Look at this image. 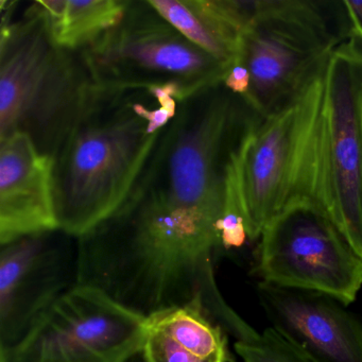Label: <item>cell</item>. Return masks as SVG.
Segmentation results:
<instances>
[{"mask_svg": "<svg viewBox=\"0 0 362 362\" xmlns=\"http://www.w3.org/2000/svg\"><path fill=\"white\" fill-rule=\"evenodd\" d=\"M344 1L254 0L240 62L251 76L245 100L260 118L296 100L349 40Z\"/></svg>", "mask_w": 362, "mask_h": 362, "instance_id": "cell-4", "label": "cell"}, {"mask_svg": "<svg viewBox=\"0 0 362 362\" xmlns=\"http://www.w3.org/2000/svg\"><path fill=\"white\" fill-rule=\"evenodd\" d=\"M177 109L160 105L145 88L93 84L54 158L60 230L78 238L122 206Z\"/></svg>", "mask_w": 362, "mask_h": 362, "instance_id": "cell-1", "label": "cell"}, {"mask_svg": "<svg viewBox=\"0 0 362 362\" xmlns=\"http://www.w3.org/2000/svg\"><path fill=\"white\" fill-rule=\"evenodd\" d=\"M77 240L57 228L1 245L0 351L16 346L59 298L78 286Z\"/></svg>", "mask_w": 362, "mask_h": 362, "instance_id": "cell-9", "label": "cell"}, {"mask_svg": "<svg viewBox=\"0 0 362 362\" xmlns=\"http://www.w3.org/2000/svg\"><path fill=\"white\" fill-rule=\"evenodd\" d=\"M324 73L291 105L262 118L235 153L233 177L251 243L292 207L313 205L328 215Z\"/></svg>", "mask_w": 362, "mask_h": 362, "instance_id": "cell-2", "label": "cell"}, {"mask_svg": "<svg viewBox=\"0 0 362 362\" xmlns=\"http://www.w3.org/2000/svg\"><path fill=\"white\" fill-rule=\"evenodd\" d=\"M223 84L230 93L245 99L249 94L251 76L247 67L241 64L235 65L228 71Z\"/></svg>", "mask_w": 362, "mask_h": 362, "instance_id": "cell-16", "label": "cell"}, {"mask_svg": "<svg viewBox=\"0 0 362 362\" xmlns=\"http://www.w3.org/2000/svg\"><path fill=\"white\" fill-rule=\"evenodd\" d=\"M256 271L262 281L329 294L353 303L362 287V257L319 207L298 205L260 235Z\"/></svg>", "mask_w": 362, "mask_h": 362, "instance_id": "cell-7", "label": "cell"}, {"mask_svg": "<svg viewBox=\"0 0 362 362\" xmlns=\"http://www.w3.org/2000/svg\"><path fill=\"white\" fill-rule=\"evenodd\" d=\"M57 228L54 160L23 133L0 139V245Z\"/></svg>", "mask_w": 362, "mask_h": 362, "instance_id": "cell-11", "label": "cell"}, {"mask_svg": "<svg viewBox=\"0 0 362 362\" xmlns=\"http://www.w3.org/2000/svg\"><path fill=\"white\" fill-rule=\"evenodd\" d=\"M148 320L103 292L76 286L59 298L0 362H127L143 349Z\"/></svg>", "mask_w": 362, "mask_h": 362, "instance_id": "cell-6", "label": "cell"}, {"mask_svg": "<svg viewBox=\"0 0 362 362\" xmlns=\"http://www.w3.org/2000/svg\"><path fill=\"white\" fill-rule=\"evenodd\" d=\"M349 22V40L362 49V1H344Z\"/></svg>", "mask_w": 362, "mask_h": 362, "instance_id": "cell-17", "label": "cell"}, {"mask_svg": "<svg viewBox=\"0 0 362 362\" xmlns=\"http://www.w3.org/2000/svg\"><path fill=\"white\" fill-rule=\"evenodd\" d=\"M186 39L232 69L240 62L254 0H149Z\"/></svg>", "mask_w": 362, "mask_h": 362, "instance_id": "cell-12", "label": "cell"}, {"mask_svg": "<svg viewBox=\"0 0 362 362\" xmlns=\"http://www.w3.org/2000/svg\"><path fill=\"white\" fill-rule=\"evenodd\" d=\"M234 349L243 362H313L272 327L254 340L235 342Z\"/></svg>", "mask_w": 362, "mask_h": 362, "instance_id": "cell-15", "label": "cell"}, {"mask_svg": "<svg viewBox=\"0 0 362 362\" xmlns=\"http://www.w3.org/2000/svg\"><path fill=\"white\" fill-rule=\"evenodd\" d=\"M328 215L362 257V49L347 40L326 66Z\"/></svg>", "mask_w": 362, "mask_h": 362, "instance_id": "cell-8", "label": "cell"}, {"mask_svg": "<svg viewBox=\"0 0 362 362\" xmlns=\"http://www.w3.org/2000/svg\"><path fill=\"white\" fill-rule=\"evenodd\" d=\"M35 3L57 45L81 52L120 22L130 0H43Z\"/></svg>", "mask_w": 362, "mask_h": 362, "instance_id": "cell-14", "label": "cell"}, {"mask_svg": "<svg viewBox=\"0 0 362 362\" xmlns=\"http://www.w3.org/2000/svg\"><path fill=\"white\" fill-rule=\"evenodd\" d=\"M13 4H0V139L23 133L54 160L94 83L81 52L57 45L35 1L18 20Z\"/></svg>", "mask_w": 362, "mask_h": 362, "instance_id": "cell-3", "label": "cell"}, {"mask_svg": "<svg viewBox=\"0 0 362 362\" xmlns=\"http://www.w3.org/2000/svg\"><path fill=\"white\" fill-rule=\"evenodd\" d=\"M127 362H147L146 361L145 357H144L143 353L139 351V353L135 354L133 357H131L130 359Z\"/></svg>", "mask_w": 362, "mask_h": 362, "instance_id": "cell-18", "label": "cell"}, {"mask_svg": "<svg viewBox=\"0 0 362 362\" xmlns=\"http://www.w3.org/2000/svg\"><path fill=\"white\" fill-rule=\"evenodd\" d=\"M228 334L197 306L180 307L148 320L147 362H235Z\"/></svg>", "mask_w": 362, "mask_h": 362, "instance_id": "cell-13", "label": "cell"}, {"mask_svg": "<svg viewBox=\"0 0 362 362\" xmlns=\"http://www.w3.org/2000/svg\"><path fill=\"white\" fill-rule=\"evenodd\" d=\"M93 83L110 88H175L182 101L222 83L230 67L173 25L149 0H130L120 22L81 52Z\"/></svg>", "mask_w": 362, "mask_h": 362, "instance_id": "cell-5", "label": "cell"}, {"mask_svg": "<svg viewBox=\"0 0 362 362\" xmlns=\"http://www.w3.org/2000/svg\"><path fill=\"white\" fill-rule=\"evenodd\" d=\"M260 304L276 330L313 362H362V325L338 298L260 281Z\"/></svg>", "mask_w": 362, "mask_h": 362, "instance_id": "cell-10", "label": "cell"}]
</instances>
